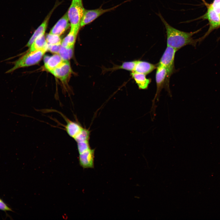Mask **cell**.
<instances>
[{
	"instance_id": "2e32d148",
	"label": "cell",
	"mask_w": 220,
	"mask_h": 220,
	"mask_svg": "<svg viewBox=\"0 0 220 220\" xmlns=\"http://www.w3.org/2000/svg\"><path fill=\"white\" fill-rule=\"evenodd\" d=\"M78 33L73 31H70L63 39L61 46L66 48H74Z\"/></svg>"
},
{
	"instance_id": "30bf717a",
	"label": "cell",
	"mask_w": 220,
	"mask_h": 220,
	"mask_svg": "<svg viewBox=\"0 0 220 220\" xmlns=\"http://www.w3.org/2000/svg\"><path fill=\"white\" fill-rule=\"evenodd\" d=\"M70 25L67 12L53 26L50 33L60 36L68 28Z\"/></svg>"
},
{
	"instance_id": "6da1fadb",
	"label": "cell",
	"mask_w": 220,
	"mask_h": 220,
	"mask_svg": "<svg viewBox=\"0 0 220 220\" xmlns=\"http://www.w3.org/2000/svg\"><path fill=\"white\" fill-rule=\"evenodd\" d=\"M164 24L166 29L167 46H171L177 51L188 45L195 46L200 38L194 39L193 36L198 32L200 29L196 31L186 32L177 29L171 26L165 20L160 12L156 13Z\"/></svg>"
},
{
	"instance_id": "ba28073f",
	"label": "cell",
	"mask_w": 220,
	"mask_h": 220,
	"mask_svg": "<svg viewBox=\"0 0 220 220\" xmlns=\"http://www.w3.org/2000/svg\"><path fill=\"white\" fill-rule=\"evenodd\" d=\"M72 72L69 62L68 60H64L60 66L50 73L63 82L66 83L70 76Z\"/></svg>"
},
{
	"instance_id": "44dd1931",
	"label": "cell",
	"mask_w": 220,
	"mask_h": 220,
	"mask_svg": "<svg viewBox=\"0 0 220 220\" xmlns=\"http://www.w3.org/2000/svg\"><path fill=\"white\" fill-rule=\"evenodd\" d=\"M77 143V147L79 154L90 148L89 141H84L79 142Z\"/></svg>"
},
{
	"instance_id": "5b68a950",
	"label": "cell",
	"mask_w": 220,
	"mask_h": 220,
	"mask_svg": "<svg viewBox=\"0 0 220 220\" xmlns=\"http://www.w3.org/2000/svg\"><path fill=\"white\" fill-rule=\"evenodd\" d=\"M156 92L153 99L151 112H155L156 106L155 104L156 99L158 101L159 96L166 78L168 77V72L166 69L164 67L159 65L156 68Z\"/></svg>"
},
{
	"instance_id": "603a6c76",
	"label": "cell",
	"mask_w": 220,
	"mask_h": 220,
	"mask_svg": "<svg viewBox=\"0 0 220 220\" xmlns=\"http://www.w3.org/2000/svg\"><path fill=\"white\" fill-rule=\"evenodd\" d=\"M48 50L51 52L55 54H58L61 44L60 45H48Z\"/></svg>"
},
{
	"instance_id": "8fae6325",
	"label": "cell",
	"mask_w": 220,
	"mask_h": 220,
	"mask_svg": "<svg viewBox=\"0 0 220 220\" xmlns=\"http://www.w3.org/2000/svg\"><path fill=\"white\" fill-rule=\"evenodd\" d=\"M58 54L51 56H46L44 58V66L45 68L51 72L60 66L64 61Z\"/></svg>"
},
{
	"instance_id": "7a4b0ae2",
	"label": "cell",
	"mask_w": 220,
	"mask_h": 220,
	"mask_svg": "<svg viewBox=\"0 0 220 220\" xmlns=\"http://www.w3.org/2000/svg\"><path fill=\"white\" fill-rule=\"evenodd\" d=\"M48 50V44L43 48L33 51H28L17 60L13 63V66L6 72L10 73L16 69L35 64L41 60Z\"/></svg>"
},
{
	"instance_id": "ac0fdd59",
	"label": "cell",
	"mask_w": 220,
	"mask_h": 220,
	"mask_svg": "<svg viewBox=\"0 0 220 220\" xmlns=\"http://www.w3.org/2000/svg\"><path fill=\"white\" fill-rule=\"evenodd\" d=\"M90 131L89 130L83 128L79 133L74 138L77 142L89 141Z\"/></svg>"
},
{
	"instance_id": "e0dca14e",
	"label": "cell",
	"mask_w": 220,
	"mask_h": 220,
	"mask_svg": "<svg viewBox=\"0 0 220 220\" xmlns=\"http://www.w3.org/2000/svg\"><path fill=\"white\" fill-rule=\"evenodd\" d=\"M44 34L38 36L32 44L28 51H33L41 49L47 45Z\"/></svg>"
},
{
	"instance_id": "9a60e30c",
	"label": "cell",
	"mask_w": 220,
	"mask_h": 220,
	"mask_svg": "<svg viewBox=\"0 0 220 220\" xmlns=\"http://www.w3.org/2000/svg\"><path fill=\"white\" fill-rule=\"evenodd\" d=\"M49 17L48 16L46 18V19L35 31L27 43L26 45L27 46L30 47L38 36L41 34H45L46 29Z\"/></svg>"
},
{
	"instance_id": "7402d4cb",
	"label": "cell",
	"mask_w": 220,
	"mask_h": 220,
	"mask_svg": "<svg viewBox=\"0 0 220 220\" xmlns=\"http://www.w3.org/2000/svg\"><path fill=\"white\" fill-rule=\"evenodd\" d=\"M0 210L5 212L6 215L7 214V211L14 212L11 208L0 198Z\"/></svg>"
},
{
	"instance_id": "4fadbf2b",
	"label": "cell",
	"mask_w": 220,
	"mask_h": 220,
	"mask_svg": "<svg viewBox=\"0 0 220 220\" xmlns=\"http://www.w3.org/2000/svg\"><path fill=\"white\" fill-rule=\"evenodd\" d=\"M131 75L139 89L145 90L148 88L151 80L146 78V75L137 72H131Z\"/></svg>"
},
{
	"instance_id": "ffe728a7",
	"label": "cell",
	"mask_w": 220,
	"mask_h": 220,
	"mask_svg": "<svg viewBox=\"0 0 220 220\" xmlns=\"http://www.w3.org/2000/svg\"><path fill=\"white\" fill-rule=\"evenodd\" d=\"M46 40L48 45H60L62 42L60 36L50 33L47 35Z\"/></svg>"
},
{
	"instance_id": "5bb4252c",
	"label": "cell",
	"mask_w": 220,
	"mask_h": 220,
	"mask_svg": "<svg viewBox=\"0 0 220 220\" xmlns=\"http://www.w3.org/2000/svg\"><path fill=\"white\" fill-rule=\"evenodd\" d=\"M66 125L65 127L66 131L70 137L74 138L83 127L76 122L67 120H66Z\"/></svg>"
},
{
	"instance_id": "d4e9b609",
	"label": "cell",
	"mask_w": 220,
	"mask_h": 220,
	"mask_svg": "<svg viewBox=\"0 0 220 220\" xmlns=\"http://www.w3.org/2000/svg\"><path fill=\"white\" fill-rule=\"evenodd\" d=\"M77 2H82V0H74Z\"/></svg>"
},
{
	"instance_id": "3957f363",
	"label": "cell",
	"mask_w": 220,
	"mask_h": 220,
	"mask_svg": "<svg viewBox=\"0 0 220 220\" xmlns=\"http://www.w3.org/2000/svg\"><path fill=\"white\" fill-rule=\"evenodd\" d=\"M85 9L82 2L72 0L67 12L71 27V30L78 33L81 28V22Z\"/></svg>"
},
{
	"instance_id": "7c38bea8",
	"label": "cell",
	"mask_w": 220,
	"mask_h": 220,
	"mask_svg": "<svg viewBox=\"0 0 220 220\" xmlns=\"http://www.w3.org/2000/svg\"><path fill=\"white\" fill-rule=\"evenodd\" d=\"M156 68L155 64L148 62L137 60L134 71L132 72L142 73L146 75Z\"/></svg>"
},
{
	"instance_id": "d6986e66",
	"label": "cell",
	"mask_w": 220,
	"mask_h": 220,
	"mask_svg": "<svg viewBox=\"0 0 220 220\" xmlns=\"http://www.w3.org/2000/svg\"><path fill=\"white\" fill-rule=\"evenodd\" d=\"M74 48H66L61 46L58 54L64 60H68L73 56Z\"/></svg>"
},
{
	"instance_id": "cb8c5ba5",
	"label": "cell",
	"mask_w": 220,
	"mask_h": 220,
	"mask_svg": "<svg viewBox=\"0 0 220 220\" xmlns=\"http://www.w3.org/2000/svg\"><path fill=\"white\" fill-rule=\"evenodd\" d=\"M220 3V0H214L212 3L211 4V5H214Z\"/></svg>"
},
{
	"instance_id": "9c48e42d",
	"label": "cell",
	"mask_w": 220,
	"mask_h": 220,
	"mask_svg": "<svg viewBox=\"0 0 220 220\" xmlns=\"http://www.w3.org/2000/svg\"><path fill=\"white\" fill-rule=\"evenodd\" d=\"M94 149L90 148L79 154V163L83 169L94 168Z\"/></svg>"
},
{
	"instance_id": "52a82bcc",
	"label": "cell",
	"mask_w": 220,
	"mask_h": 220,
	"mask_svg": "<svg viewBox=\"0 0 220 220\" xmlns=\"http://www.w3.org/2000/svg\"><path fill=\"white\" fill-rule=\"evenodd\" d=\"M119 5L106 9L101 8L92 10L85 9L81 22V27L91 23L104 13L115 9Z\"/></svg>"
},
{
	"instance_id": "277c9868",
	"label": "cell",
	"mask_w": 220,
	"mask_h": 220,
	"mask_svg": "<svg viewBox=\"0 0 220 220\" xmlns=\"http://www.w3.org/2000/svg\"><path fill=\"white\" fill-rule=\"evenodd\" d=\"M207 8L206 13L204 15L196 19L207 20L209 22V27L208 31L205 34L200 38L202 42L213 31L220 27V16L214 10L210 4L204 2Z\"/></svg>"
},
{
	"instance_id": "8992f818",
	"label": "cell",
	"mask_w": 220,
	"mask_h": 220,
	"mask_svg": "<svg viewBox=\"0 0 220 220\" xmlns=\"http://www.w3.org/2000/svg\"><path fill=\"white\" fill-rule=\"evenodd\" d=\"M177 51L174 48L167 46L158 64L166 69L168 72V78L174 71V57Z\"/></svg>"
}]
</instances>
